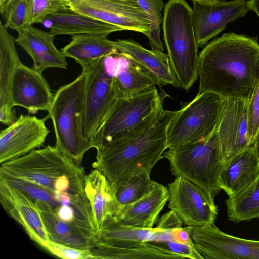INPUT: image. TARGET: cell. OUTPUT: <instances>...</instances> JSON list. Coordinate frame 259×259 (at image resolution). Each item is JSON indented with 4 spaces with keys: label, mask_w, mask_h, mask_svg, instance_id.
Listing matches in <instances>:
<instances>
[{
    "label": "cell",
    "mask_w": 259,
    "mask_h": 259,
    "mask_svg": "<svg viewBox=\"0 0 259 259\" xmlns=\"http://www.w3.org/2000/svg\"><path fill=\"white\" fill-rule=\"evenodd\" d=\"M150 178V173L143 171L127 179L115 189L116 195L123 205L133 203L146 195L158 185Z\"/></svg>",
    "instance_id": "cell-31"
},
{
    "label": "cell",
    "mask_w": 259,
    "mask_h": 259,
    "mask_svg": "<svg viewBox=\"0 0 259 259\" xmlns=\"http://www.w3.org/2000/svg\"><path fill=\"white\" fill-rule=\"evenodd\" d=\"M119 98H127L158 85L154 75L128 55L118 52L105 57Z\"/></svg>",
    "instance_id": "cell-17"
},
{
    "label": "cell",
    "mask_w": 259,
    "mask_h": 259,
    "mask_svg": "<svg viewBox=\"0 0 259 259\" xmlns=\"http://www.w3.org/2000/svg\"><path fill=\"white\" fill-rule=\"evenodd\" d=\"M43 118L21 115L0 132V163L19 158L40 148L50 133Z\"/></svg>",
    "instance_id": "cell-14"
},
{
    "label": "cell",
    "mask_w": 259,
    "mask_h": 259,
    "mask_svg": "<svg viewBox=\"0 0 259 259\" xmlns=\"http://www.w3.org/2000/svg\"><path fill=\"white\" fill-rule=\"evenodd\" d=\"M4 24H0V121L9 126L16 119L12 99L14 76L21 62L16 47V38Z\"/></svg>",
    "instance_id": "cell-20"
},
{
    "label": "cell",
    "mask_w": 259,
    "mask_h": 259,
    "mask_svg": "<svg viewBox=\"0 0 259 259\" xmlns=\"http://www.w3.org/2000/svg\"><path fill=\"white\" fill-rule=\"evenodd\" d=\"M102 34H82L71 36V41L61 48L66 57L74 59L84 69L94 62L119 51L114 41Z\"/></svg>",
    "instance_id": "cell-28"
},
{
    "label": "cell",
    "mask_w": 259,
    "mask_h": 259,
    "mask_svg": "<svg viewBox=\"0 0 259 259\" xmlns=\"http://www.w3.org/2000/svg\"><path fill=\"white\" fill-rule=\"evenodd\" d=\"M193 2V1H196V2H210V1H214V0H192Z\"/></svg>",
    "instance_id": "cell-44"
},
{
    "label": "cell",
    "mask_w": 259,
    "mask_h": 259,
    "mask_svg": "<svg viewBox=\"0 0 259 259\" xmlns=\"http://www.w3.org/2000/svg\"><path fill=\"white\" fill-rule=\"evenodd\" d=\"M55 210L58 217L63 221L68 223L74 222L75 212L71 206L60 205Z\"/></svg>",
    "instance_id": "cell-41"
},
{
    "label": "cell",
    "mask_w": 259,
    "mask_h": 259,
    "mask_svg": "<svg viewBox=\"0 0 259 259\" xmlns=\"http://www.w3.org/2000/svg\"><path fill=\"white\" fill-rule=\"evenodd\" d=\"M194 246L205 259H259V241L238 238L220 230L214 223L187 226Z\"/></svg>",
    "instance_id": "cell-12"
},
{
    "label": "cell",
    "mask_w": 259,
    "mask_h": 259,
    "mask_svg": "<svg viewBox=\"0 0 259 259\" xmlns=\"http://www.w3.org/2000/svg\"><path fill=\"white\" fill-rule=\"evenodd\" d=\"M259 174V157L253 145L227 160L220 177L221 189L228 197L247 187Z\"/></svg>",
    "instance_id": "cell-23"
},
{
    "label": "cell",
    "mask_w": 259,
    "mask_h": 259,
    "mask_svg": "<svg viewBox=\"0 0 259 259\" xmlns=\"http://www.w3.org/2000/svg\"><path fill=\"white\" fill-rule=\"evenodd\" d=\"M90 251L94 259L183 258L152 241L133 247H119L94 242Z\"/></svg>",
    "instance_id": "cell-29"
},
{
    "label": "cell",
    "mask_w": 259,
    "mask_h": 259,
    "mask_svg": "<svg viewBox=\"0 0 259 259\" xmlns=\"http://www.w3.org/2000/svg\"><path fill=\"white\" fill-rule=\"evenodd\" d=\"M0 172L37 184L53 192L55 183L61 176L76 178L85 175L82 166L51 145L1 163Z\"/></svg>",
    "instance_id": "cell-7"
},
{
    "label": "cell",
    "mask_w": 259,
    "mask_h": 259,
    "mask_svg": "<svg viewBox=\"0 0 259 259\" xmlns=\"http://www.w3.org/2000/svg\"><path fill=\"white\" fill-rule=\"evenodd\" d=\"M42 24L54 35L102 34L122 31L119 27L81 14L67 7L47 16Z\"/></svg>",
    "instance_id": "cell-22"
},
{
    "label": "cell",
    "mask_w": 259,
    "mask_h": 259,
    "mask_svg": "<svg viewBox=\"0 0 259 259\" xmlns=\"http://www.w3.org/2000/svg\"><path fill=\"white\" fill-rule=\"evenodd\" d=\"M54 96L42 73L22 62L18 65L12 86L14 106L24 108L31 114H36L39 110L48 112Z\"/></svg>",
    "instance_id": "cell-18"
},
{
    "label": "cell",
    "mask_w": 259,
    "mask_h": 259,
    "mask_svg": "<svg viewBox=\"0 0 259 259\" xmlns=\"http://www.w3.org/2000/svg\"><path fill=\"white\" fill-rule=\"evenodd\" d=\"M224 99L215 93L204 92L184 104L168 127L167 148L210 137L217 130Z\"/></svg>",
    "instance_id": "cell-6"
},
{
    "label": "cell",
    "mask_w": 259,
    "mask_h": 259,
    "mask_svg": "<svg viewBox=\"0 0 259 259\" xmlns=\"http://www.w3.org/2000/svg\"><path fill=\"white\" fill-rule=\"evenodd\" d=\"M139 5L147 15L151 24V32L147 37L152 49L163 51L160 38L163 10L165 5L163 0H137Z\"/></svg>",
    "instance_id": "cell-32"
},
{
    "label": "cell",
    "mask_w": 259,
    "mask_h": 259,
    "mask_svg": "<svg viewBox=\"0 0 259 259\" xmlns=\"http://www.w3.org/2000/svg\"><path fill=\"white\" fill-rule=\"evenodd\" d=\"M163 40L180 88L188 91L198 78V47L192 8L185 0H168L162 20Z\"/></svg>",
    "instance_id": "cell-4"
},
{
    "label": "cell",
    "mask_w": 259,
    "mask_h": 259,
    "mask_svg": "<svg viewBox=\"0 0 259 259\" xmlns=\"http://www.w3.org/2000/svg\"><path fill=\"white\" fill-rule=\"evenodd\" d=\"M248 2L249 9L254 11L259 17V0H248Z\"/></svg>",
    "instance_id": "cell-42"
},
{
    "label": "cell",
    "mask_w": 259,
    "mask_h": 259,
    "mask_svg": "<svg viewBox=\"0 0 259 259\" xmlns=\"http://www.w3.org/2000/svg\"><path fill=\"white\" fill-rule=\"evenodd\" d=\"M45 250L64 259H93L90 250L80 249L49 240Z\"/></svg>",
    "instance_id": "cell-36"
},
{
    "label": "cell",
    "mask_w": 259,
    "mask_h": 259,
    "mask_svg": "<svg viewBox=\"0 0 259 259\" xmlns=\"http://www.w3.org/2000/svg\"><path fill=\"white\" fill-rule=\"evenodd\" d=\"M155 87L127 98L117 99L90 141L93 147L123 138L136 130L162 106Z\"/></svg>",
    "instance_id": "cell-8"
},
{
    "label": "cell",
    "mask_w": 259,
    "mask_h": 259,
    "mask_svg": "<svg viewBox=\"0 0 259 259\" xmlns=\"http://www.w3.org/2000/svg\"><path fill=\"white\" fill-rule=\"evenodd\" d=\"M86 73L55 92L48 115L54 126L55 146L81 166L85 154L93 148L91 141L83 134Z\"/></svg>",
    "instance_id": "cell-3"
},
{
    "label": "cell",
    "mask_w": 259,
    "mask_h": 259,
    "mask_svg": "<svg viewBox=\"0 0 259 259\" xmlns=\"http://www.w3.org/2000/svg\"><path fill=\"white\" fill-rule=\"evenodd\" d=\"M192 17L198 48L219 34L228 23L250 10L248 1L193 2Z\"/></svg>",
    "instance_id": "cell-13"
},
{
    "label": "cell",
    "mask_w": 259,
    "mask_h": 259,
    "mask_svg": "<svg viewBox=\"0 0 259 259\" xmlns=\"http://www.w3.org/2000/svg\"><path fill=\"white\" fill-rule=\"evenodd\" d=\"M199 92L249 100L259 84L256 37L224 33L199 54Z\"/></svg>",
    "instance_id": "cell-1"
},
{
    "label": "cell",
    "mask_w": 259,
    "mask_h": 259,
    "mask_svg": "<svg viewBox=\"0 0 259 259\" xmlns=\"http://www.w3.org/2000/svg\"><path fill=\"white\" fill-rule=\"evenodd\" d=\"M68 7L122 30L141 33L148 37L149 19L137 0H64Z\"/></svg>",
    "instance_id": "cell-10"
},
{
    "label": "cell",
    "mask_w": 259,
    "mask_h": 259,
    "mask_svg": "<svg viewBox=\"0 0 259 259\" xmlns=\"http://www.w3.org/2000/svg\"><path fill=\"white\" fill-rule=\"evenodd\" d=\"M34 201L51 240L72 247L90 250L94 244L95 232L73 223L63 221L48 203Z\"/></svg>",
    "instance_id": "cell-25"
},
{
    "label": "cell",
    "mask_w": 259,
    "mask_h": 259,
    "mask_svg": "<svg viewBox=\"0 0 259 259\" xmlns=\"http://www.w3.org/2000/svg\"><path fill=\"white\" fill-rule=\"evenodd\" d=\"M163 157L169 161L173 175L193 182L212 197L222 190L220 177L225 161L217 130L204 140L168 148Z\"/></svg>",
    "instance_id": "cell-5"
},
{
    "label": "cell",
    "mask_w": 259,
    "mask_h": 259,
    "mask_svg": "<svg viewBox=\"0 0 259 259\" xmlns=\"http://www.w3.org/2000/svg\"><path fill=\"white\" fill-rule=\"evenodd\" d=\"M28 25L41 23L50 14L68 7L64 0H28Z\"/></svg>",
    "instance_id": "cell-35"
},
{
    "label": "cell",
    "mask_w": 259,
    "mask_h": 259,
    "mask_svg": "<svg viewBox=\"0 0 259 259\" xmlns=\"http://www.w3.org/2000/svg\"><path fill=\"white\" fill-rule=\"evenodd\" d=\"M253 146L254 148L256 154L259 157V131Z\"/></svg>",
    "instance_id": "cell-43"
},
{
    "label": "cell",
    "mask_w": 259,
    "mask_h": 259,
    "mask_svg": "<svg viewBox=\"0 0 259 259\" xmlns=\"http://www.w3.org/2000/svg\"><path fill=\"white\" fill-rule=\"evenodd\" d=\"M177 111L162 106L127 136L99 146L93 168L101 171L115 189L135 175L151 174L168 148L167 129Z\"/></svg>",
    "instance_id": "cell-2"
},
{
    "label": "cell",
    "mask_w": 259,
    "mask_h": 259,
    "mask_svg": "<svg viewBox=\"0 0 259 259\" xmlns=\"http://www.w3.org/2000/svg\"><path fill=\"white\" fill-rule=\"evenodd\" d=\"M18 34L16 44L31 57L35 70L42 73L48 68H67L66 57L55 46L54 35L33 25H28Z\"/></svg>",
    "instance_id": "cell-21"
},
{
    "label": "cell",
    "mask_w": 259,
    "mask_h": 259,
    "mask_svg": "<svg viewBox=\"0 0 259 259\" xmlns=\"http://www.w3.org/2000/svg\"><path fill=\"white\" fill-rule=\"evenodd\" d=\"M0 201L6 212L44 249L50 240L34 200L19 189L0 180Z\"/></svg>",
    "instance_id": "cell-16"
},
{
    "label": "cell",
    "mask_w": 259,
    "mask_h": 259,
    "mask_svg": "<svg viewBox=\"0 0 259 259\" xmlns=\"http://www.w3.org/2000/svg\"><path fill=\"white\" fill-rule=\"evenodd\" d=\"M228 219L234 223L259 219V174L238 194L225 200Z\"/></svg>",
    "instance_id": "cell-30"
},
{
    "label": "cell",
    "mask_w": 259,
    "mask_h": 259,
    "mask_svg": "<svg viewBox=\"0 0 259 259\" xmlns=\"http://www.w3.org/2000/svg\"><path fill=\"white\" fill-rule=\"evenodd\" d=\"M82 71L86 73L83 134L90 140L98 131L118 98L113 82L112 73L105 57Z\"/></svg>",
    "instance_id": "cell-9"
},
{
    "label": "cell",
    "mask_w": 259,
    "mask_h": 259,
    "mask_svg": "<svg viewBox=\"0 0 259 259\" xmlns=\"http://www.w3.org/2000/svg\"><path fill=\"white\" fill-rule=\"evenodd\" d=\"M0 11L7 28L18 32L29 25L28 0H10L0 6Z\"/></svg>",
    "instance_id": "cell-34"
},
{
    "label": "cell",
    "mask_w": 259,
    "mask_h": 259,
    "mask_svg": "<svg viewBox=\"0 0 259 259\" xmlns=\"http://www.w3.org/2000/svg\"><path fill=\"white\" fill-rule=\"evenodd\" d=\"M248 101L233 98L224 99L217 131L225 161L251 145Z\"/></svg>",
    "instance_id": "cell-15"
},
{
    "label": "cell",
    "mask_w": 259,
    "mask_h": 259,
    "mask_svg": "<svg viewBox=\"0 0 259 259\" xmlns=\"http://www.w3.org/2000/svg\"><path fill=\"white\" fill-rule=\"evenodd\" d=\"M168 237L167 230L125 226L112 219L94 232V242L119 247H133L147 242L165 240Z\"/></svg>",
    "instance_id": "cell-26"
},
{
    "label": "cell",
    "mask_w": 259,
    "mask_h": 259,
    "mask_svg": "<svg viewBox=\"0 0 259 259\" xmlns=\"http://www.w3.org/2000/svg\"><path fill=\"white\" fill-rule=\"evenodd\" d=\"M249 133L253 145L259 131V84L248 101Z\"/></svg>",
    "instance_id": "cell-37"
},
{
    "label": "cell",
    "mask_w": 259,
    "mask_h": 259,
    "mask_svg": "<svg viewBox=\"0 0 259 259\" xmlns=\"http://www.w3.org/2000/svg\"><path fill=\"white\" fill-rule=\"evenodd\" d=\"M0 180L19 189L34 201L48 203L55 210L61 205L53 191L37 184L1 172Z\"/></svg>",
    "instance_id": "cell-33"
},
{
    "label": "cell",
    "mask_w": 259,
    "mask_h": 259,
    "mask_svg": "<svg viewBox=\"0 0 259 259\" xmlns=\"http://www.w3.org/2000/svg\"><path fill=\"white\" fill-rule=\"evenodd\" d=\"M152 242L181 256L183 258L204 259L194 245L179 242L170 239Z\"/></svg>",
    "instance_id": "cell-38"
},
{
    "label": "cell",
    "mask_w": 259,
    "mask_h": 259,
    "mask_svg": "<svg viewBox=\"0 0 259 259\" xmlns=\"http://www.w3.org/2000/svg\"><path fill=\"white\" fill-rule=\"evenodd\" d=\"M84 192L90 204L92 227L96 232L116 217L123 204L116 196L115 189L97 169L85 174Z\"/></svg>",
    "instance_id": "cell-19"
},
{
    "label": "cell",
    "mask_w": 259,
    "mask_h": 259,
    "mask_svg": "<svg viewBox=\"0 0 259 259\" xmlns=\"http://www.w3.org/2000/svg\"><path fill=\"white\" fill-rule=\"evenodd\" d=\"M183 222L172 210L163 215L158 221V228L164 230H172L182 227Z\"/></svg>",
    "instance_id": "cell-39"
},
{
    "label": "cell",
    "mask_w": 259,
    "mask_h": 259,
    "mask_svg": "<svg viewBox=\"0 0 259 259\" xmlns=\"http://www.w3.org/2000/svg\"><path fill=\"white\" fill-rule=\"evenodd\" d=\"M168 207L187 226L214 223L218 214L214 198L193 182L176 177L168 185Z\"/></svg>",
    "instance_id": "cell-11"
},
{
    "label": "cell",
    "mask_w": 259,
    "mask_h": 259,
    "mask_svg": "<svg viewBox=\"0 0 259 259\" xmlns=\"http://www.w3.org/2000/svg\"><path fill=\"white\" fill-rule=\"evenodd\" d=\"M170 236V240L194 245L187 227H181L171 230Z\"/></svg>",
    "instance_id": "cell-40"
},
{
    "label": "cell",
    "mask_w": 259,
    "mask_h": 259,
    "mask_svg": "<svg viewBox=\"0 0 259 259\" xmlns=\"http://www.w3.org/2000/svg\"><path fill=\"white\" fill-rule=\"evenodd\" d=\"M10 0H0V6H2Z\"/></svg>",
    "instance_id": "cell-45"
},
{
    "label": "cell",
    "mask_w": 259,
    "mask_h": 259,
    "mask_svg": "<svg viewBox=\"0 0 259 259\" xmlns=\"http://www.w3.org/2000/svg\"><path fill=\"white\" fill-rule=\"evenodd\" d=\"M114 44L119 52L130 56L150 71L156 78L158 85L179 87L167 54L159 50H148L131 39H118Z\"/></svg>",
    "instance_id": "cell-27"
},
{
    "label": "cell",
    "mask_w": 259,
    "mask_h": 259,
    "mask_svg": "<svg viewBox=\"0 0 259 259\" xmlns=\"http://www.w3.org/2000/svg\"><path fill=\"white\" fill-rule=\"evenodd\" d=\"M168 198V189L159 183L154 190L141 199L123 205L119 212L112 219L125 226L152 228Z\"/></svg>",
    "instance_id": "cell-24"
}]
</instances>
